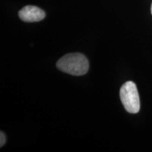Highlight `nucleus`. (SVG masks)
Returning a JSON list of instances; mask_svg holds the SVG:
<instances>
[{
    "mask_svg": "<svg viewBox=\"0 0 152 152\" xmlns=\"http://www.w3.org/2000/svg\"><path fill=\"white\" fill-rule=\"evenodd\" d=\"M6 141H7V137H6L4 133L1 131V133H0V147H2L5 144Z\"/></svg>",
    "mask_w": 152,
    "mask_h": 152,
    "instance_id": "nucleus-4",
    "label": "nucleus"
},
{
    "mask_svg": "<svg viewBox=\"0 0 152 152\" xmlns=\"http://www.w3.org/2000/svg\"><path fill=\"white\" fill-rule=\"evenodd\" d=\"M120 97L125 109L128 113H137L140 111V96L135 83L132 81L124 83L120 90Z\"/></svg>",
    "mask_w": 152,
    "mask_h": 152,
    "instance_id": "nucleus-2",
    "label": "nucleus"
},
{
    "mask_svg": "<svg viewBox=\"0 0 152 152\" xmlns=\"http://www.w3.org/2000/svg\"><path fill=\"white\" fill-rule=\"evenodd\" d=\"M151 14H152V4H151Z\"/></svg>",
    "mask_w": 152,
    "mask_h": 152,
    "instance_id": "nucleus-5",
    "label": "nucleus"
},
{
    "mask_svg": "<svg viewBox=\"0 0 152 152\" xmlns=\"http://www.w3.org/2000/svg\"><path fill=\"white\" fill-rule=\"evenodd\" d=\"M56 67L61 71L72 75H83L89 70V61L85 55L71 53L64 56L56 63Z\"/></svg>",
    "mask_w": 152,
    "mask_h": 152,
    "instance_id": "nucleus-1",
    "label": "nucleus"
},
{
    "mask_svg": "<svg viewBox=\"0 0 152 152\" xmlns=\"http://www.w3.org/2000/svg\"><path fill=\"white\" fill-rule=\"evenodd\" d=\"M18 16L23 21L38 22L45 18V13L39 7L35 6H26L18 12Z\"/></svg>",
    "mask_w": 152,
    "mask_h": 152,
    "instance_id": "nucleus-3",
    "label": "nucleus"
}]
</instances>
